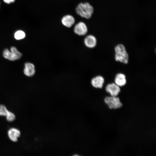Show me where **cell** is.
Returning a JSON list of instances; mask_svg holds the SVG:
<instances>
[{"label":"cell","mask_w":156,"mask_h":156,"mask_svg":"<svg viewBox=\"0 0 156 156\" xmlns=\"http://www.w3.org/2000/svg\"><path fill=\"white\" fill-rule=\"evenodd\" d=\"M94 11L93 6L87 2L79 3L75 8L77 14L86 19H89L91 17Z\"/></svg>","instance_id":"obj_1"},{"label":"cell","mask_w":156,"mask_h":156,"mask_svg":"<svg viewBox=\"0 0 156 156\" xmlns=\"http://www.w3.org/2000/svg\"><path fill=\"white\" fill-rule=\"evenodd\" d=\"M104 79L101 76L98 75L93 78L91 80L92 85L95 88H101L103 86Z\"/></svg>","instance_id":"obj_8"},{"label":"cell","mask_w":156,"mask_h":156,"mask_svg":"<svg viewBox=\"0 0 156 156\" xmlns=\"http://www.w3.org/2000/svg\"><path fill=\"white\" fill-rule=\"evenodd\" d=\"M116 60L124 64L128 62L129 56L125 46L122 44L117 45L115 48Z\"/></svg>","instance_id":"obj_2"},{"label":"cell","mask_w":156,"mask_h":156,"mask_svg":"<svg viewBox=\"0 0 156 156\" xmlns=\"http://www.w3.org/2000/svg\"><path fill=\"white\" fill-rule=\"evenodd\" d=\"M104 101L111 109L118 108L122 105L119 98L117 96H107L105 98Z\"/></svg>","instance_id":"obj_3"},{"label":"cell","mask_w":156,"mask_h":156,"mask_svg":"<svg viewBox=\"0 0 156 156\" xmlns=\"http://www.w3.org/2000/svg\"><path fill=\"white\" fill-rule=\"evenodd\" d=\"M73 30L76 34L79 36H83L87 34L88 28L84 23L83 22H79L75 25Z\"/></svg>","instance_id":"obj_4"},{"label":"cell","mask_w":156,"mask_h":156,"mask_svg":"<svg viewBox=\"0 0 156 156\" xmlns=\"http://www.w3.org/2000/svg\"><path fill=\"white\" fill-rule=\"evenodd\" d=\"M6 119L9 122H12L15 120V116L12 112L8 111L6 115Z\"/></svg>","instance_id":"obj_14"},{"label":"cell","mask_w":156,"mask_h":156,"mask_svg":"<svg viewBox=\"0 0 156 156\" xmlns=\"http://www.w3.org/2000/svg\"><path fill=\"white\" fill-rule=\"evenodd\" d=\"M3 55L6 59L14 61L20 58L14 53L10 52L7 49H5L3 52Z\"/></svg>","instance_id":"obj_12"},{"label":"cell","mask_w":156,"mask_h":156,"mask_svg":"<svg viewBox=\"0 0 156 156\" xmlns=\"http://www.w3.org/2000/svg\"><path fill=\"white\" fill-rule=\"evenodd\" d=\"M61 22L64 26L69 28L71 27L74 24L75 19L72 15L67 14L64 15L62 18Z\"/></svg>","instance_id":"obj_7"},{"label":"cell","mask_w":156,"mask_h":156,"mask_svg":"<svg viewBox=\"0 0 156 156\" xmlns=\"http://www.w3.org/2000/svg\"><path fill=\"white\" fill-rule=\"evenodd\" d=\"M24 72L25 74L28 76H33L35 73L34 65L32 63L27 62L25 64Z\"/></svg>","instance_id":"obj_10"},{"label":"cell","mask_w":156,"mask_h":156,"mask_svg":"<svg viewBox=\"0 0 156 156\" xmlns=\"http://www.w3.org/2000/svg\"><path fill=\"white\" fill-rule=\"evenodd\" d=\"M25 37V32L22 31H16L14 34V37L17 40H20L24 38Z\"/></svg>","instance_id":"obj_13"},{"label":"cell","mask_w":156,"mask_h":156,"mask_svg":"<svg viewBox=\"0 0 156 156\" xmlns=\"http://www.w3.org/2000/svg\"><path fill=\"white\" fill-rule=\"evenodd\" d=\"M105 90L111 96H116L118 94L120 90V87L115 83H112L106 86Z\"/></svg>","instance_id":"obj_5"},{"label":"cell","mask_w":156,"mask_h":156,"mask_svg":"<svg viewBox=\"0 0 156 156\" xmlns=\"http://www.w3.org/2000/svg\"><path fill=\"white\" fill-rule=\"evenodd\" d=\"M84 43L85 46L89 48H93L95 47L97 44L96 38L92 35L87 36L84 38Z\"/></svg>","instance_id":"obj_6"},{"label":"cell","mask_w":156,"mask_h":156,"mask_svg":"<svg viewBox=\"0 0 156 156\" xmlns=\"http://www.w3.org/2000/svg\"><path fill=\"white\" fill-rule=\"evenodd\" d=\"M11 51L16 55L20 58L22 56V54L19 52L16 48L15 47H12L10 49Z\"/></svg>","instance_id":"obj_16"},{"label":"cell","mask_w":156,"mask_h":156,"mask_svg":"<svg viewBox=\"0 0 156 156\" xmlns=\"http://www.w3.org/2000/svg\"><path fill=\"white\" fill-rule=\"evenodd\" d=\"M4 1L7 3H10L12 2H13L15 0H3Z\"/></svg>","instance_id":"obj_17"},{"label":"cell","mask_w":156,"mask_h":156,"mask_svg":"<svg viewBox=\"0 0 156 156\" xmlns=\"http://www.w3.org/2000/svg\"><path fill=\"white\" fill-rule=\"evenodd\" d=\"M8 110L4 105H0V116H5Z\"/></svg>","instance_id":"obj_15"},{"label":"cell","mask_w":156,"mask_h":156,"mask_svg":"<svg viewBox=\"0 0 156 156\" xmlns=\"http://www.w3.org/2000/svg\"><path fill=\"white\" fill-rule=\"evenodd\" d=\"M8 135L10 139L14 142H16L21 135L20 131L17 129L12 128L8 131Z\"/></svg>","instance_id":"obj_9"},{"label":"cell","mask_w":156,"mask_h":156,"mask_svg":"<svg viewBox=\"0 0 156 156\" xmlns=\"http://www.w3.org/2000/svg\"><path fill=\"white\" fill-rule=\"evenodd\" d=\"M114 81L115 83L120 87L124 86L127 82L125 75L122 73L117 74L115 76Z\"/></svg>","instance_id":"obj_11"}]
</instances>
